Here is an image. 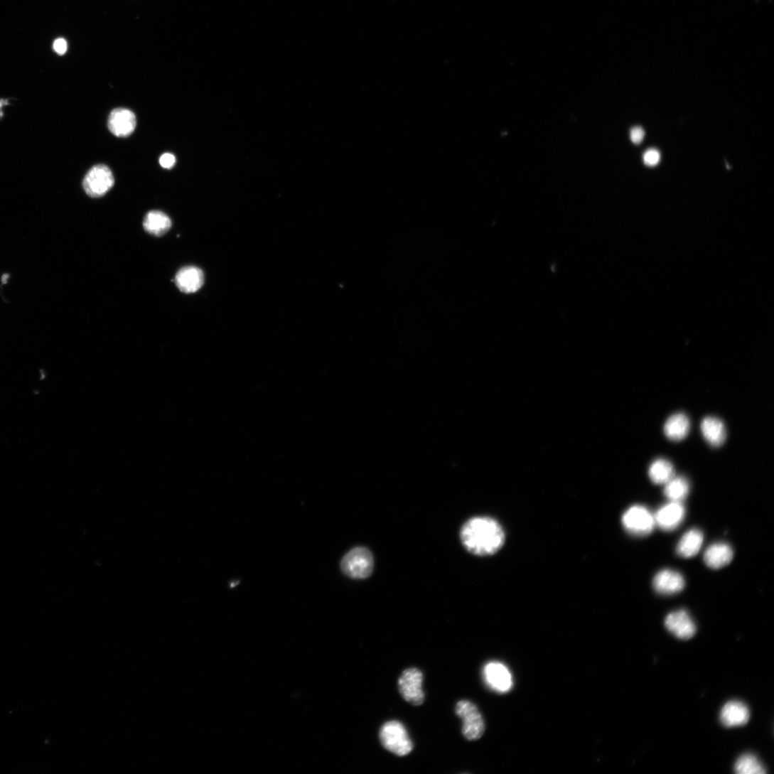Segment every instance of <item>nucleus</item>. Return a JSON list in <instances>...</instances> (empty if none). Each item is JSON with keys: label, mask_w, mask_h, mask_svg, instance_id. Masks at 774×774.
<instances>
[{"label": "nucleus", "mask_w": 774, "mask_h": 774, "mask_svg": "<svg viewBox=\"0 0 774 774\" xmlns=\"http://www.w3.org/2000/svg\"><path fill=\"white\" fill-rule=\"evenodd\" d=\"M461 539L464 547L477 556H490L502 547L504 532L500 525L489 517H475L462 527Z\"/></svg>", "instance_id": "1"}, {"label": "nucleus", "mask_w": 774, "mask_h": 774, "mask_svg": "<svg viewBox=\"0 0 774 774\" xmlns=\"http://www.w3.org/2000/svg\"><path fill=\"white\" fill-rule=\"evenodd\" d=\"M380 738L387 751L398 756L408 755L414 747L406 729L399 721H392L384 724Z\"/></svg>", "instance_id": "2"}, {"label": "nucleus", "mask_w": 774, "mask_h": 774, "mask_svg": "<svg viewBox=\"0 0 774 774\" xmlns=\"http://www.w3.org/2000/svg\"><path fill=\"white\" fill-rule=\"evenodd\" d=\"M340 568L343 573L350 578L367 579L374 569L372 554L365 547L355 548L343 557Z\"/></svg>", "instance_id": "3"}, {"label": "nucleus", "mask_w": 774, "mask_h": 774, "mask_svg": "<svg viewBox=\"0 0 774 774\" xmlns=\"http://www.w3.org/2000/svg\"><path fill=\"white\" fill-rule=\"evenodd\" d=\"M622 522L629 534L638 537L650 534L655 525L654 516L642 505H634L627 510L623 515Z\"/></svg>", "instance_id": "4"}, {"label": "nucleus", "mask_w": 774, "mask_h": 774, "mask_svg": "<svg viewBox=\"0 0 774 774\" xmlns=\"http://www.w3.org/2000/svg\"><path fill=\"white\" fill-rule=\"evenodd\" d=\"M456 713L463 720L462 732L467 740L476 741L483 736L485 723L475 705L468 701L459 702Z\"/></svg>", "instance_id": "5"}, {"label": "nucleus", "mask_w": 774, "mask_h": 774, "mask_svg": "<svg viewBox=\"0 0 774 774\" xmlns=\"http://www.w3.org/2000/svg\"><path fill=\"white\" fill-rule=\"evenodd\" d=\"M114 182L112 170L106 165L98 164L92 167L85 176L82 186L89 196L100 198L113 188Z\"/></svg>", "instance_id": "6"}, {"label": "nucleus", "mask_w": 774, "mask_h": 774, "mask_svg": "<svg viewBox=\"0 0 774 774\" xmlns=\"http://www.w3.org/2000/svg\"><path fill=\"white\" fill-rule=\"evenodd\" d=\"M422 682L423 674L419 670H405L398 681L399 690L403 699L413 706H421L424 701Z\"/></svg>", "instance_id": "7"}, {"label": "nucleus", "mask_w": 774, "mask_h": 774, "mask_svg": "<svg viewBox=\"0 0 774 774\" xmlns=\"http://www.w3.org/2000/svg\"><path fill=\"white\" fill-rule=\"evenodd\" d=\"M667 630L680 640H689L697 633V626L689 614L680 610L669 614L665 621Z\"/></svg>", "instance_id": "8"}, {"label": "nucleus", "mask_w": 774, "mask_h": 774, "mask_svg": "<svg viewBox=\"0 0 774 774\" xmlns=\"http://www.w3.org/2000/svg\"><path fill=\"white\" fill-rule=\"evenodd\" d=\"M684 515L685 509L681 502L671 501L656 512L654 519L660 530L672 532L682 524Z\"/></svg>", "instance_id": "9"}, {"label": "nucleus", "mask_w": 774, "mask_h": 774, "mask_svg": "<svg viewBox=\"0 0 774 774\" xmlns=\"http://www.w3.org/2000/svg\"><path fill=\"white\" fill-rule=\"evenodd\" d=\"M108 127L117 137H127L135 130L136 118L133 112L127 109H116L110 114Z\"/></svg>", "instance_id": "10"}, {"label": "nucleus", "mask_w": 774, "mask_h": 774, "mask_svg": "<svg viewBox=\"0 0 774 774\" xmlns=\"http://www.w3.org/2000/svg\"><path fill=\"white\" fill-rule=\"evenodd\" d=\"M652 584L659 594L670 596L682 591L685 583L683 576L677 571L665 569L655 575Z\"/></svg>", "instance_id": "11"}, {"label": "nucleus", "mask_w": 774, "mask_h": 774, "mask_svg": "<svg viewBox=\"0 0 774 774\" xmlns=\"http://www.w3.org/2000/svg\"><path fill=\"white\" fill-rule=\"evenodd\" d=\"M484 675L488 684L496 692L505 693L510 689L512 677L502 664L497 662L488 663L484 669Z\"/></svg>", "instance_id": "12"}, {"label": "nucleus", "mask_w": 774, "mask_h": 774, "mask_svg": "<svg viewBox=\"0 0 774 774\" xmlns=\"http://www.w3.org/2000/svg\"><path fill=\"white\" fill-rule=\"evenodd\" d=\"M723 725L728 728L741 726L748 723L750 711L747 706L740 702L733 701L727 703L721 710L720 716Z\"/></svg>", "instance_id": "13"}, {"label": "nucleus", "mask_w": 774, "mask_h": 774, "mask_svg": "<svg viewBox=\"0 0 774 774\" xmlns=\"http://www.w3.org/2000/svg\"><path fill=\"white\" fill-rule=\"evenodd\" d=\"M702 435L712 447L721 446L726 439V430L724 422L715 416L704 418L701 424Z\"/></svg>", "instance_id": "14"}, {"label": "nucleus", "mask_w": 774, "mask_h": 774, "mask_svg": "<svg viewBox=\"0 0 774 774\" xmlns=\"http://www.w3.org/2000/svg\"><path fill=\"white\" fill-rule=\"evenodd\" d=\"M691 422L684 413H675L671 415L664 425L665 436L670 441L679 442L684 439L689 434Z\"/></svg>", "instance_id": "15"}, {"label": "nucleus", "mask_w": 774, "mask_h": 774, "mask_svg": "<svg viewBox=\"0 0 774 774\" xmlns=\"http://www.w3.org/2000/svg\"><path fill=\"white\" fill-rule=\"evenodd\" d=\"M204 281L203 271L195 267L182 269L176 278L179 289L186 294H193L199 291L203 286Z\"/></svg>", "instance_id": "16"}, {"label": "nucleus", "mask_w": 774, "mask_h": 774, "mask_svg": "<svg viewBox=\"0 0 774 774\" xmlns=\"http://www.w3.org/2000/svg\"><path fill=\"white\" fill-rule=\"evenodd\" d=\"M733 559V551L726 543H716L710 546L704 554V561L711 569H719L729 565Z\"/></svg>", "instance_id": "17"}, {"label": "nucleus", "mask_w": 774, "mask_h": 774, "mask_svg": "<svg viewBox=\"0 0 774 774\" xmlns=\"http://www.w3.org/2000/svg\"><path fill=\"white\" fill-rule=\"evenodd\" d=\"M704 543V534L699 530H692L684 534L677 544L676 552L682 558L698 554Z\"/></svg>", "instance_id": "18"}, {"label": "nucleus", "mask_w": 774, "mask_h": 774, "mask_svg": "<svg viewBox=\"0 0 774 774\" xmlns=\"http://www.w3.org/2000/svg\"><path fill=\"white\" fill-rule=\"evenodd\" d=\"M171 227L170 218L160 211H151L145 217L144 227L149 233L161 236L166 233Z\"/></svg>", "instance_id": "19"}, {"label": "nucleus", "mask_w": 774, "mask_h": 774, "mask_svg": "<svg viewBox=\"0 0 774 774\" xmlns=\"http://www.w3.org/2000/svg\"><path fill=\"white\" fill-rule=\"evenodd\" d=\"M648 474L655 484L665 485L674 476V470L670 461L660 458L651 464Z\"/></svg>", "instance_id": "20"}, {"label": "nucleus", "mask_w": 774, "mask_h": 774, "mask_svg": "<svg viewBox=\"0 0 774 774\" xmlns=\"http://www.w3.org/2000/svg\"><path fill=\"white\" fill-rule=\"evenodd\" d=\"M665 485L664 494L671 501L681 502L689 493V482L684 477L674 476Z\"/></svg>", "instance_id": "21"}, {"label": "nucleus", "mask_w": 774, "mask_h": 774, "mask_svg": "<svg viewBox=\"0 0 774 774\" xmlns=\"http://www.w3.org/2000/svg\"><path fill=\"white\" fill-rule=\"evenodd\" d=\"M735 772L738 774H764L766 770L758 758L751 754L741 756L736 762Z\"/></svg>", "instance_id": "22"}, {"label": "nucleus", "mask_w": 774, "mask_h": 774, "mask_svg": "<svg viewBox=\"0 0 774 774\" xmlns=\"http://www.w3.org/2000/svg\"><path fill=\"white\" fill-rule=\"evenodd\" d=\"M644 162L648 166L657 165L660 159V154L657 149H651L644 154Z\"/></svg>", "instance_id": "23"}, {"label": "nucleus", "mask_w": 774, "mask_h": 774, "mask_svg": "<svg viewBox=\"0 0 774 774\" xmlns=\"http://www.w3.org/2000/svg\"><path fill=\"white\" fill-rule=\"evenodd\" d=\"M176 163V156L169 153L163 154L159 158V163L164 168H171L175 166Z\"/></svg>", "instance_id": "24"}, {"label": "nucleus", "mask_w": 774, "mask_h": 774, "mask_svg": "<svg viewBox=\"0 0 774 774\" xmlns=\"http://www.w3.org/2000/svg\"><path fill=\"white\" fill-rule=\"evenodd\" d=\"M645 130L640 127H635L631 129L630 139L635 144H640L644 139Z\"/></svg>", "instance_id": "25"}, {"label": "nucleus", "mask_w": 774, "mask_h": 774, "mask_svg": "<svg viewBox=\"0 0 774 774\" xmlns=\"http://www.w3.org/2000/svg\"><path fill=\"white\" fill-rule=\"evenodd\" d=\"M53 48L58 55H63L68 50V45L64 39L59 38L55 41Z\"/></svg>", "instance_id": "26"}]
</instances>
